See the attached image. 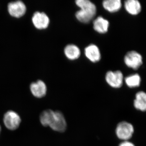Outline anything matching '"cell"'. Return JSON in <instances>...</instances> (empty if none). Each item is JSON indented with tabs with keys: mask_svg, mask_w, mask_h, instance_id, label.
I'll return each mask as SVG.
<instances>
[{
	"mask_svg": "<svg viewBox=\"0 0 146 146\" xmlns=\"http://www.w3.org/2000/svg\"><path fill=\"white\" fill-rule=\"evenodd\" d=\"M134 132L133 126L127 122L123 121L117 126L116 133L118 138L121 140L127 141L130 139Z\"/></svg>",
	"mask_w": 146,
	"mask_h": 146,
	"instance_id": "4",
	"label": "cell"
},
{
	"mask_svg": "<svg viewBox=\"0 0 146 146\" xmlns=\"http://www.w3.org/2000/svg\"><path fill=\"white\" fill-rule=\"evenodd\" d=\"M3 121L6 127L10 130H14L19 127L21 119L16 112L10 110L5 114Z\"/></svg>",
	"mask_w": 146,
	"mask_h": 146,
	"instance_id": "5",
	"label": "cell"
},
{
	"mask_svg": "<svg viewBox=\"0 0 146 146\" xmlns=\"http://www.w3.org/2000/svg\"><path fill=\"white\" fill-rule=\"evenodd\" d=\"M65 56L70 60H75L79 58L80 55L79 48L74 44H68L64 49Z\"/></svg>",
	"mask_w": 146,
	"mask_h": 146,
	"instance_id": "13",
	"label": "cell"
},
{
	"mask_svg": "<svg viewBox=\"0 0 146 146\" xmlns=\"http://www.w3.org/2000/svg\"><path fill=\"white\" fill-rule=\"evenodd\" d=\"M40 121L44 126H49L53 130L58 132H64L67 127L66 120L60 111L44 110L40 115Z\"/></svg>",
	"mask_w": 146,
	"mask_h": 146,
	"instance_id": "1",
	"label": "cell"
},
{
	"mask_svg": "<svg viewBox=\"0 0 146 146\" xmlns=\"http://www.w3.org/2000/svg\"><path fill=\"white\" fill-rule=\"evenodd\" d=\"M125 65L129 68L137 70L143 64L142 55L136 51L132 50L127 53L124 58Z\"/></svg>",
	"mask_w": 146,
	"mask_h": 146,
	"instance_id": "3",
	"label": "cell"
},
{
	"mask_svg": "<svg viewBox=\"0 0 146 146\" xmlns=\"http://www.w3.org/2000/svg\"><path fill=\"white\" fill-rule=\"evenodd\" d=\"M76 4L80 8L76 12V18L83 23H89L96 13V6L89 0H77Z\"/></svg>",
	"mask_w": 146,
	"mask_h": 146,
	"instance_id": "2",
	"label": "cell"
},
{
	"mask_svg": "<svg viewBox=\"0 0 146 146\" xmlns=\"http://www.w3.org/2000/svg\"><path fill=\"white\" fill-rule=\"evenodd\" d=\"M8 10L11 16L19 18L25 15L26 11V7L23 2L17 1L9 4Z\"/></svg>",
	"mask_w": 146,
	"mask_h": 146,
	"instance_id": "7",
	"label": "cell"
},
{
	"mask_svg": "<svg viewBox=\"0 0 146 146\" xmlns=\"http://www.w3.org/2000/svg\"><path fill=\"white\" fill-rule=\"evenodd\" d=\"M104 8L111 13L117 12L122 7L121 0H106L102 3Z\"/></svg>",
	"mask_w": 146,
	"mask_h": 146,
	"instance_id": "15",
	"label": "cell"
},
{
	"mask_svg": "<svg viewBox=\"0 0 146 146\" xmlns=\"http://www.w3.org/2000/svg\"><path fill=\"white\" fill-rule=\"evenodd\" d=\"M84 53L86 58L93 63L100 61L101 58L99 48L96 45L91 44L87 46L84 50Z\"/></svg>",
	"mask_w": 146,
	"mask_h": 146,
	"instance_id": "9",
	"label": "cell"
},
{
	"mask_svg": "<svg viewBox=\"0 0 146 146\" xmlns=\"http://www.w3.org/2000/svg\"><path fill=\"white\" fill-rule=\"evenodd\" d=\"M125 82L129 88H136L140 86L141 84V77L138 74H133L126 77Z\"/></svg>",
	"mask_w": 146,
	"mask_h": 146,
	"instance_id": "16",
	"label": "cell"
},
{
	"mask_svg": "<svg viewBox=\"0 0 146 146\" xmlns=\"http://www.w3.org/2000/svg\"><path fill=\"white\" fill-rule=\"evenodd\" d=\"M1 126H0V132H1Z\"/></svg>",
	"mask_w": 146,
	"mask_h": 146,
	"instance_id": "18",
	"label": "cell"
},
{
	"mask_svg": "<svg viewBox=\"0 0 146 146\" xmlns=\"http://www.w3.org/2000/svg\"><path fill=\"white\" fill-rule=\"evenodd\" d=\"M119 146H135L134 144L131 142L128 141H125L121 143L120 144Z\"/></svg>",
	"mask_w": 146,
	"mask_h": 146,
	"instance_id": "17",
	"label": "cell"
},
{
	"mask_svg": "<svg viewBox=\"0 0 146 146\" xmlns=\"http://www.w3.org/2000/svg\"><path fill=\"white\" fill-rule=\"evenodd\" d=\"M134 107L138 110L146 111V93L143 91H139L136 94L133 102Z\"/></svg>",
	"mask_w": 146,
	"mask_h": 146,
	"instance_id": "14",
	"label": "cell"
},
{
	"mask_svg": "<svg viewBox=\"0 0 146 146\" xmlns=\"http://www.w3.org/2000/svg\"><path fill=\"white\" fill-rule=\"evenodd\" d=\"M33 23L35 27L39 29L47 28L50 23V19L48 16L43 12H36L32 18Z\"/></svg>",
	"mask_w": 146,
	"mask_h": 146,
	"instance_id": "8",
	"label": "cell"
},
{
	"mask_svg": "<svg viewBox=\"0 0 146 146\" xmlns=\"http://www.w3.org/2000/svg\"><path fill=\"white\" fill-rule=\"evenodd\" d=\"M31 91L33 95L37 98H42L46 95L47 87L44 82L38 80L31 84Z\"/></svg>",
	"mask_w": 146,
	"mask_h": 146,
	"instance_id": "11",
	"label": "cell"
},
{
	"mask_svg": "<svg viewBox=\"0 0 146 146\" xmlns=\"http://www.w3.org/2000/svg\"><path fill=\"white\" fill-rule=\"evenodd\" d=\"M124 7L128 13L132 16H136L141 13L142 7L138 0H127L124 3Z\"/></svg>",
	"mask_w": 146,
	"mask_h": 146,
	"instance_id": "10",
	"label": "cell"
},
{
	"mask_svg": "<svg viewBox=\"0 0 146 146\" xmlns=\"http://www.w3.org/2000/svg\"><path fill=\"white\" fill-rule=\"evenodd\" d=\"M105 79L110 86L113 88H119L123 85V75L120 71H109L106 74Z\"/></svg>",
	"mask_w": 146,
	"mask_h": 146,
	"instance_id": "6",
	"label": "cell"
},
{
	"mask_svg": "<svg viewBox=\"0 0 146 146\" xmlns=\"http://www.w3.org/2000/svg\"><path fill=\"white\" fill-rule=\"evenodd\" d=\"M109 26L108 21L102 16L96 18L93 23L94 29L101 34H104L107 32Z\"/></svg>",
	"mask_w": 146,
	"mask_h": 146,
	"instance_id": "12",
	"label": "cell"
}]
</instances>
